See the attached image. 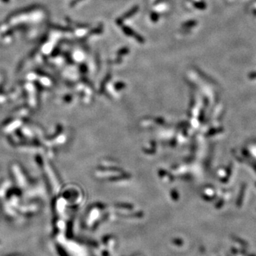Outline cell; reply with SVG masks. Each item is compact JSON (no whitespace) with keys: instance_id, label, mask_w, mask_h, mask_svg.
Listing matches in <instances>:
<instances>
[{"instance_id":"obj_1","label":"cell","mask_w":256,"mask_h":256,"mask_svg":"<svg viewBox=\"0 0 256 256\" xmlns=\"http://www.w3.org/2000/svg\"><path fill=\"white\" fill-rule=\"evenodd\" d=\"M138 9H139L138 6V5L134 6V7H132V9L129 10V11L127 12V13H125V15H122V17L118 18V19L116 20L117 24H118V25H121V24L123 23V21H125V20L128 19H129V18H130L131 17H132L133 15H135L137 12H138Z\"/></svg>"},{"instance_id":"obj_2","label":"cell","mask_w":256,"mask_h":256,"mask_svg":"<svg viewBox=\"0 0 256 256\" xmlns=\"http://www.w3.org/2000/svg\"><path fill=\"white\" fill-rule=\"evenodd\" d=\"M122 31H123L124 33L127 34L128 36H132V37H134V39H135L137 41L139 42V43L142 44L144 42V38H143L142 36H140V34L136 33V32L134 31H133V30L132 29H130V27H126V26H124V27H122Z\"/></svg>"},{"instance_id":"obj_3","label":"cell","mask_w":256,"mask_h":256,"mask_svg":"<svg viewBox=\"0 0 256 256\" xmlns=\"http://www.w3.org/2000/svg\"><path fill=\"white\" fill-rule=\"evenodd\" d=\"M102 31H103V27H102V25H100L98 27L91 30V31H90L89 34L90 35H92V34H98L102 33Z\"/></svg>"},{"instance_id":"obj_4","label":"cell","mask_w":256,"mask_h":256,"mask_svg":"<svg viewBox=\"0 0 256 256\" xmlns=\"http://www.w3.org/2000/svg\"><path fill=\"white\" fill-rule=\"evenodd\" d=\"M196 25V21H189L185 22L184 24H183L182 27L184 28H191L192 27H194V26Z\"/></svg>"},{"instance_id":"obj_5","label":"cell","mask_w":256,"mask_h":256,"mask_svg":"<svg viewBox=\"0 0 256 256\" xmlns=\"http://www.w3.org/2000/svg\"><path fill=\"white\" fill-rule=\"evenodd\" d=\"M128 53H129V48L127 47H124L119 50L118 52V55L120 56H122L126 55V54H128Z\"/></svg>"},{"instance_id":"obj_6","label":"cell","mask_w":256,"mask_h":256,"mask_svg":"<svg viewBox=\"0 0 256 256\" xmlns=\"http://www.w3.org/2000/svg\"><path fill=\"white\" fill-rule=\"evenodd\" d=\"M195 7L198 8L199 9H206V5L204 3L202 2H198V3H195L194 4Z\"/></svg>"},{"instance_id":"obj_7","label":"cell","mask_w":256,"mask_h":256,"mask_svg":"<svg viewBox=\"0 0 256 256\" xmlns=\"http://www.w3.org/2000/svg\"><path fill=\"white\" fill-rule=\"evenodd\" d=\"M150 17H151V19L152 20V21L157 22V21H158V19H159V15H157V14L154 13V12H153V13L151 14Z\"/></svg>"}]
</instances>
